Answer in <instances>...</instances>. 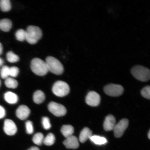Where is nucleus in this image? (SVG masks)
<instances>
[{
	"label": "nucleus",
	"instance_id": "nucleus-8",
	"mask_svg": "<svg viewBox=\"0 0 150 150\" xmlns=\"http://www.w3.org/2000/svg\"><path fill=\"white\" fill-rule=\"evenodd\" d=\"M128 120L124 119L121 120L117 125H115L113 129L114 136L117 138H120L128 126Z\"/></svg>",
	"mask_w": 150,
	"mask_h": 150
},
{
	"label": "nucleus",
	"instance_id": "nucleus-6",
	"mask_svg": "<svg viewBox=\"0 0 150 150\" xmlns=\"http://www.w3.org/2000/svg\"><path fill=\"white\" fill-rule=\"evenodd\" d=\"M104 91L107 95L112 97L120 96L123 93L124 88L119 84H110L105 86Z\"/></svg>",
	"mask_w": 150,
	"mask_h": 150
},
{
	"label": "nucleus",
	"instance_id": "nucleus-31",
	"mask_svg": "<svg viewBox=\"0 0 150 150\" xmlns=\"http://www.w3.org/2000/svg\"><path fill=\"white\" fill-rule=\"evenodd\" d=\"M6 115V111L4 108L0 105V119L4 117Z\"/></svg>",
	"mask_w": 150,
	"mask_h": 150
},
{
	"label": "nucleus",
	"instance_id": "nucleus-5",
	"mask_svg": "<svg viewBox=\"0 0 150 150\" xmlns=\"http://www.w3.org/2000/svg\"><path fill=\"white\" fill-rule=\"evenodd\" d=\"M70 91V87L68 84L62 81L55 82L52 88V93L58 97L65 96L68 94Z\"/></svg>",
	"mask_w": 150,
	"mask_h": 150
},
{
	"label": "nucleus",
	"instance_id": "nucleus-14",
	"mask_svg": "<svg viewBox=\"0 0 150 150\" xmlns=\"http://www.w3.org/2000/svg\"><path fill=\"white\" fill-rule=\"evenodd\" d=\"M92 131L87 127H85L82 130L79 135V141L82 143H84L88 139H90L92 136Z\"/></svg>",
	"mask_w": 150,
	"mask_h": 150
},
{
	"label": "nucleus",
	"instance_id": "nucleus-29",
	"mask_svg": "<svg viewBox=\"0 0 150 150\" xmlns=\"http://www.w3.org/2000/svg\"><path fill=\"white\" fill-rule=\"evenodd\" d=\"M26 132L28 134H32L33 132L34 129L32 122L28 121L26 122Z\"/></svg>",
	"mask_w": 150,
	"mask_h": 150
},
{
	"label": "nucleus",
	"instance_id": "nucleus-4",
	"mask_svg": "<svg viewBox=\"0 0 150 150\" xmlns=\"http://www.w3.org/2000/svg\"><path fill=\"white\" fill-rule=\"evenodd\" d=\"M45 62L47 65L49 71L57 75L63 74V66L59 60L52 56H48L46 58Z\"/></svg>",
	"mask_w": 150,
	"mask_h": 150
},
{
	"label": "nucleus",
	"instance_id": "nucleus-26",
	"mask_svg": "<svg viewBox=\"0 0 150 150\" xmlns=\"http://www.w3.org/2000/svg\"><path fill=\"white\" fill-rule=\"evenodd\" d=\"M9 68L7 66H4L1 71V76L2 78L6 79L9 76Z\"/></svg>",
	"mask_w": 150,
	"mask_h": 150
},
{
	"label": "nucleus",
	"instance_id": "nucleus-12",
	"mask_svg": "<svg viewBox=\"0 0 150 150\" xmlns=\"http://www.w3.org/2000/svg\"><path fill=\"white\" fill-rule=\"evenodd\" d=\"M63 144L68 149H76L79 146L78 138L73 135L67 138L63 142Z\"/></svg>",
	"mask_w": 150,
	"mask_h": 150
},
{
	"label": "nucleus",
	"instance_id": "nucleus-11",
	"mask_svg": "<svg viewBox=\"0 0 150 150\" xmlns=\"http://www.w3.org/2000/svg\"><path fill=\"white\" fill-rule=\"evenodd\" d=\"M30 110L27 106L22 105L18 108L16 110V115L18 119L24 120L29 117Z\"/></svg>",
	"mask_w": 150,
	"mask_h": 150
},
{
	"label": "nucleus",
	"instance_id": "nucleus-2",
	"mask_svg": "<svg viewBox=\"0 0 150 150\" xmlns=\"http://www.w3.org/2000/svg\"><path fill=\"white\" fill-rule=\"evenodd\" d=\"M25 31V40L31 44H36L42 36V30L36 26H29Z\"/></svg>",
	"mask_w": 150,
	"mask_h": 150
},
{
	"label": "nucleus",
	"instance_id": "nucleus-27",
	"mask_svg": "<svg viewBox=\"0 0 150 150\" xmlns=\"http://www.w3.org/2000/svg\"><path fill=\"white\" fill-rule=\"evenodd\" d=\"M42 123L43 127L45 130H48L51 128V125L48 117H43L42 120Z\"/></svg>",
	"mask_w": 150,
	"mask_h": 150
},
{
	"label": "nucleus",
	"instance_id": "nucleus-35",
	"mask_svg": "<svg viewBox=\"0 0 150 150\" xmlns=\"http://www.w3.org/2000/svg\"><path fill=\"white\" fill-rule=\"evenodd\" d=\"M148 137H149V139H150V130L149 131V133H148Z\"/></svg>",
	"mask_w": 150,
	"mask_h": 150
},
{
	"label": "nucleus",
	"instance_id": "nucleus-25",
	"mask_svg": "<svg viewBox=\"0 0 150 150\" xmlns=\"http://www.w3.org/2000/svg\"><path fill=\"white\" fill-rule=\"evenodd\" d=\"M16 37L17 40L23 42L26 39V31L23 29H19L16 32Z\"/></svg>",
	"mask_w": 150,
	"mask_h": 150
},
{
	"label": "nucleus",
	"instance_id": "nucleus-23",
	"mask_svg": "<svg viewBox=\"0 0 150 150\" xmlns=\"http://www.w3.org/2000/svg\"><path fill=\"white\" fill-rule=\"evenodd\" d=\"M44 139V135L42 133L38 132L35 134L33 138V142L37 145H42Z\"/></svg>",
	"mask_w": 150,
	"mask_h": 150
},
{
	"label": "nucleus",
	"instance_id": "nucleus-34",
	"mask_svg": "<svg viewBox=\"0 0 150 150\" xmlns=\"http://www.w3.org/2000/svg\"><path fill=\"white\" fill-rule=\"evenodd\" d=\"M4 61L2 59H1V58H0V66H1L3 64Z\"/></svg>",
	"mask_w": 150,
	"mask_h": 150
},
{
	"label": "nucleus",
	"instance_id": "nucleus-28",
	"mask_svg": "<svg viewBox=\"0 0 150 150\" xmlns=\"http://www.w3.org/2000/svg\"><path fill=\"white\" fill-rule=\"evenodd\" d=\"M141 95L144 98L150 99V87L149 86H147L144 87L141 92Z\"/></svg>",
	"mask_w": 150,
	"mask_h": 150
},
{
	"label": "nucleus",
	"instance_id": "nucleus-13",
	"mask_svg": "<svg viewBox=\"0 0 150 150\" xmlns=\"http://www.w3.org/2000/svg\"><path fill=\"white\" fill-rule=\"evenodd\" d=\"M116 123V119L112 115H109L105 120L103 127L105 131H110L113 130Z\"/></svg>",
	"mask_w": 150,
	"mask_h": 150
},
{
	"label": "nucleus",
	"instance_id": "nucleus-7",
	"mask_svg": "<svg viewBox=\"0 0 150 150\" xmlns=\"http://www.w3.org/2000/svg\"><path fill=\"white\" fill-rule=\"evenodd\" d=\"M48 109L54 115L57 117L64 116L67 113L66 108L63 105L52 102L48 105Z\"/></svg>",
	"mask_w": 150,
	"mask_h": 150
},
{
	"label": "nucleus",
	"instance_id": "nucleus-20",
	"mask_svg": "<svg viewBox=\"0 0 150 150\" xmlns=\"http://www.w3.org/2000/svg\"><path fill=\"white\" fill-rule=\"evenodd\" d=\"M0 8L3 12H6L10 11L11 8V4L9 0L0 1Z\"/></svg>",
	"mask_w": 150,
	"mask_h": 150
},
{
	"label": "nucleus",
	"instance_id": "nucleus-18",
	"mask_svg": "<svg viewBox=\"0 0 150 150\" xmlns=\"http://www.w3.org/2000/svg\"><path fill=\"white\" fill-rule=\"evenodd\" d=\"M12 22L9 19L5 18L0 20V29L4 32H8L12 27Z\"/></svg>",
	"mask_w": 150,
	"mask_h": 150
},
{
	"label": "nucleus",
	"instance_id": "nucleus-32",
	"mask_svg": "<svg viewBox=\"0 0 150 150\" xmlns=\"http://www.w3.org/2000/svg\"><path fill=\"white\" fill-rule=\"evenodd\" d=\"M28 150H40L38 147H32L30 148V149Z\"/></svg>",
	"mask_w": 150,
	"mask_h": 150
},
{
	"label": "nucleus",
	"instance_id": "nucleus-10",
	"mask_svg": "<svg viewBox=\"0 0 150 150\" xmlns=\"http://www.w3.org/2000/svg\"><path fill=\"white\" fill-rule=\"evenodd\" d=\"M4 130L6 134L8 136H13L17 131L16 124L12 120L6 119L4 121Z\"/></svg>",
	"mask_w": 150,
	"mask_h": 150
},
{
	"label": "nucleus",
	"instance_id": "nucleus-21",
	"mask_svg": "<svg viewBox=\"0 0 150 150\" xmlns=\"http://www.w3.org/2000/svg\"><path fill=\"white\" fill-rule=\"evenodd\" d=\"M5 83L6 86L9 88L15 89L17 87L18 83L17 81L14 79L8 78L6 79Z\"/></svg>",
	"mask_w": 150,
	"mask_h": 150
},
{
	"label": "nucleus",
	"instance_id": "nucleus-15",
	"mask_svg": "<svg viewBox=\"0 0 150 150\" xmlns=\"http://www.w3.org/2000/svg\"><path fill=\"white\" fill-rule=\"evenodd\" d=\"M5 100L9 104H16L18 101V97L14 93L11 91H8L4 95Z\"/></svg>",
	"mask_w": 150,
	"mask_h": 150
},
{
	"label": "nucleus",
	"instance_id": "nucleus-1",
	"mask_svg": "<svg viewBox=\"0 0 150 150\" xmlns=\"http://www.w3.org/2000/svg\"><path fill=\"white\" fill-rule=\"evenodd\" d=\"M31 68L34 74L40 76H45L49 71L46 62L38 58H34L32 60Z\"/></svg>",
	"mask_w": 150,
	"mask_h": 150
},
{
	"label": "nucleus",
	"instance_id": "nucleus-24",
	"mask_svg": "<svg viewBox=\"0 0 150 150\" xmlns=\"http://www.w3.org/2000/svg\"><path fill=\"white\" fill-rule=\"evenodd\" d=\"M7 60L9 62L14 63L17 62L19 60V57L12 51L7 52L6 55Z\"/></svg>",
	"mask_w": 150,
	"mask_h": 150
},
{
	"label": "nucleus",
	"instance_id": "nucleus-9",
	"mask_svg": "<svg viewBox=\"0 0 150 150\" xmlns=\"http://www.w3.org/2000/svg\"><path fill=\"white\" fill-rule=\"evenodd\" d=\"M100 97L98 94L94 91H90L86 97V102L89 106H97L100 104Z\"/></svg>",
	"mask_w": 150,
	"mask_h": 150
},
{
	"label": "nucleus",
	"instance_id": "nucleus-22",
	"mask_svg": "<svg viewBox=\"0 0 150 150\" xmlns=\"http://www.w3.org/2000/svg\"><path fill=\"white\" fill-rule=\"evenodd\" d=\"M55 137L54 134L50 133L44 138L43 143L47 146H52L55 143Z\"/></svg>",
	"mask_w": 150,
	"mask_h": 150
},
{
	"label": "nucleus",
	"instance_id": "nucleus-36",
	"mask_svg": "<svg viewBox=\"0 0 150 150\" xmlns=\"http://www.w3.org/2000/svg\"><path fill=\"white\" fill-rule=\"evenodd\" d=\"M1 80H0V86H1Z\"/></svg>",
	"mask_w": 150,
	"mask_h": 150
},
{
	"label": "nucleus",
	"instance_id": "nucleus-30",
	"mask_svg": "<svg viewBox=\"0 0 150 150\" xmlns=\"http://www.w3.org/2000/svg\"><path fill=\"white\" fill-rule=\"evenodd\" d=\"M19 72V70L18 67H13L9 68V76L13 78L17 76Z\"/></svg>",
	"mask_w": 150,
	"mask_h": 150
},
{
	"label": "nucleus",
	"instance_id": "nucleus-19",
	"mask_svg": "<svg viewBox=\"0 0 150 150\" xmlns=\"http://www.w3.org/2000/svg\"><path fill=\"white\" fill-rule=\"evenodd\" d=\"M90 139L94 144L98 145H104L108 142L106 138L97 135L92 136Z\"/></svg>",
	"mask_w": 150,
	"mask_h": 150
},
{
	"label": "nucleus",
	"instance_id": "nucleus-16",
	"mask_svg": "<svg viewBox=\"0 0 150 150\" xmlns=\"http://www.w3.org/2000/svg\"><path fill=\"white\" fill-rule=\"evenodd\" d=\"M61 132L63 136L67 138L72 136L74 132V128L70 125H64L62 127Z\"/></svg>",
	"mask_w": 150,
	"mask_h": 150
},
{
	"label": "nucleus",
	"instance_id": "nucleus-33",
	"mask_svg": "<svg viewBox=\"0 0 150 150\" xmlns=\"http://www.w3.org/2000/svg\"><path fill=\"white\" fill-rule=\"evenodd\" d=\"M3 51V47L1 43L0 42V55L2 54Z\"/></svg>",
	"mask_w": 150,
	"mask_h": 150
},
{
	"label": "nucleus",
	"instance_id": "nucleus-3",
	"mask_svg": "<svg viewBox=\"0 0 150 150\" xmlns=\"http://www.w3.org/2000/svg\"><path fill=\"white\" fill-rule=\"evenodd\" d=\"M131 73L135 78L140 81L147 82L150 79L149 69L142 66H135L131 69Z\"/></svg>",
	"mask_w": 150,
	"mask_h": 150
},
{
	"label": "nucleus",
	"instance_id": "nucleus-17",
	"mask_svg": "<svg viewBox=\"0 0 150 150\" xmlns=\"http://www.w3.org/2000/svg\"><path fill=\"white\" fill-rule=\"evenodd\" d=\"M45 99V96L43 91L38 90L35 91L33 95V100L35 103L38 104H41Z\"/></svg>",
	"mask_w": 150,
	"mask_h": 150
}]
</instances>
